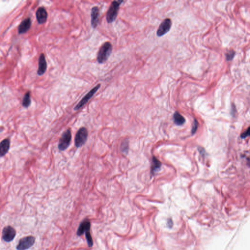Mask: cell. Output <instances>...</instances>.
Listing matches in <instances>:
<instances>
[{"label":"cell","mask_w":250,"mask_h":250,"mask_svg":"<svg viewBox=\"0 0 250 250\" xmlns=\"http://www.w3.org/2000/svg\"><path fill=\"white\" fill-rule=\"evenodd\" d=\"M112 45L107 42L102 45L97 54V61L99 64L104 63L109 58L112 51Z\"/></svg>","instance_id":"obj_1"},{"label":"cell","mask_w":250,"mask_h":250,"mask_svg":"<svg viewBox=\"0 0 250 250\" xmlns=\"http://www.w3.org/2000/svg\"><path fill=\"white\" fill-rule=\"evenodd\" d=\"M123 2V1L119 0V1H115L111 2L106 15V19L108 22L111 23L113 21H115L117 15L118 14L119 7L121 5V3Z\"/></svg>","instance_id":"obj_2"},{"label":"cell","mask_w":250,"mask_h":250,"mask_svg":"<svg viewBox=\"0 0 250 250\" xmlns=\"http://www.w3.org/2000/svg\"><path fill=\"white\" fill-rule=\"evenodd\" d=\"M88 136V131L86 128L82 127L78 130L75 135V145L77 148L84 145Z\"/></svg>","instance_id":"obj_3"},{"label":"cell","mask_w":250,"mask_h":250,"mask_svg":"<svg viewBox=\"0 0 250 250\" xmlns=\"http://www.w3.org/2000/svg\"><path fill=\"white\" fill-rule=\"evenodd\" d=\"M71 140V133L70 129L63 132L59 142L58 148L61 151L66 150L70 146Z\"/></svg>","instance_id":"obj_4"},{"label":"cell","mask_w":250,"mask_h":250,"mask_svg":"<svg viewBox=\"0 0 250 250\" xmlns=\"http://www.w3.org/2000/svg\"><path fill=\"white\" fill-rule=\"evenodd\" d=\"M35 238L32 236L22 238L19 241L16 249L17 250H26L30 248L35 243Z\"/></svg>","instance_id":"obj_5"},{"label":"cell","mask_w":250,"mask_h":250,"mask_svg":"<svg viewBox=\"0 0 250 250\" xmlns=\"http://www.w3.org/2000/svg\"><path fill=\"white\" fill-rule=\"evenodd\" d=\"M100 86L101 85L100 84H98L95 87L91 89V91L88 92L87 94L84 97L82 98V100L79 102V103L75 106L74 108V110H78L79 109H81L82 107H83L86 103L91 99V98L94 96V94L97 91L98 89L100 88Z\"/></svg>","instance_id":"obj_6"},{"label":"cell","mask_w":250,"mask_h":250,"mask_svg":"<svg viewBox=\"0 0 250 250\" xmlns=\"http://www.w3.org/2000/svg\"><path fill=\"white\" fill-rule=\"evenodd\" d=\"M16 236V231L10 226L5 227L2 232V238L4 241L7 242L12 241Z\"/></svg>","instance_id":"obj_7"},{"label":"cell","mask_w":250,"mask_h":250,"mask_svg":"<svg viewBox=\"0 0 250 250\" xmlns=\"http://www.w3.org/2000/svg\"><path fill=\"white\" fill-rule=\"evenodd\" d=\"M172 21L170 19H166L164 20L158 27L157 31V35L159 37L165 35L169 32L172 27Z\"/></svg>","instance_id":"obj_8"},{"label":"cell","mask_w":250,"mask_h":250,"mask_svg":"<svg viewBox=\"0 0 250 250\" xmlns=\"http://www.w3.org/2000/svg\"><path fill=\"white\" fill-rule=\"evenodd\" d=\"M99 9L98 7H93L91 10V25L93 28H96L99 23Z\"/></svg>","instance_id":"obj_9"},{"label":"cell","mask_w":250,"mask_h":250,"mask_svg":"<svg viewBox=\"0 0 250 250\" xmlns=\"http://www.w3.org/2000/svg\"><path fill=\"white\" fill-rule=\"evenodd\" d=\"M36 16L38 22L40 24H44L47 19V13L44 7H40L36 11Z\"/></svg>","instance_id":"obj_10"},{"label":"cell","mask_w":250,"mask_h":250,"mask_svg":"<svg viewBox=\"0 0 250 250\" xmlns=\"http://www.w3.org/2000/svg\"><path fill=\"white\" fill-rule=\"evenodd\" d=\"M47 68V64L44 54H41L39 59V67L37 73L39 75L44 74Z\"/></svg>","instance_id":"obj_11"},{"label":"cell","mask_w":250,"mask_h":250,"mask_svg":"<svg viewBox=\"0 0 250 250\" xmlns=\"http://www.w3.org/2000/svg\"><path fill=\"white\" fill-rule=\"evenodd\" d=\"M10 148V140L6 139L0 143V157L4 156L9 150Z\"/></svg>","instance_id":"obj_12"},{"label":"cell","mask_w":250,"mask_h":250,"mask_svg":"<svg viewBox=\"0 0 250 250\" xmlns=\"http://www.w3.org/2000/svg\"><path fill=\"white\" fill-rule=\"evenodd\" d=\"M31 24L32 22L30 18H27L24 21H22L18 28L19 33L22 34L27 32L31 27Z\"/></svg>","instance_id":"obj_13"},{"label":"cell","mask_w":250,"mask_h":250,"mask_svg":"<svg viewBox=\"0 0 250 250\" xmlns=\"http://www.w3.org/2000/svg\"><path fill=\"white\" fill-rule=\"evenodd\" d=\"M91 227V223L88 219L84 220L80 224L79 227L78 229L77 234L78 236H81L85 233L86 231H90Z\"/></svg>","instance_id":"obj_14"},{"label":"cell","mask_w":250,"mask_h":250,"mask_svg":"<svg viewBox=\"0 0 250 250\" xmlns=\"http://www.w3.org/2000/svg\"><path fill=\"white\" fill-rule=\"evenodd\" d=\"M161 166L160 162L157 159L156 157H153L152 159V165H151V171L152 174L156 173L157 172Z\"/></svg>","instance_id":"obj_15"},{"label":"cell","mask_w":250,"mask_h":250,"mask_svg":"<svg viewBox=\"0 0 250 250\" xmlns=\"http://www.w3.org/2000/svg\"><path fill=\"white\" fill-rule=\"evenodd\" d=\"M174 120L175 124L179 126L183 125L185 122V119L184 117L177 111H176L174 114Z\"/></svg>","instance_id":"obj_16"},{"label":"cell","mask_w":250,"mask_h":250,"mask_svg":"<svg viewBox=\"0 0 250 250\" xmlns=\"http://www.w3.org/2000/svg\"><path fill=\"white\" fill-rule=\"evenodd\" d=\"M120 150L123 154H127L129 150V142L128 139L124 140L121 143Z\"/></svg>","instance_id":"obj_17"},{"label":"cell","mask_w":250,"mask_h":250,"mask_svg":"<svg viewBox=\"0 0 250 250\" xmlns=\"http://www.w3.org/2000/svg\"><path fill=\"white\" fill-rule=\"evenodd\" d=\"M31 103V100H30V93L29 92H27L25 94V96L22 100V105L25 108H27Z\"/></svg>","instance_id":"obj_18"},{"label":"cell","mask_w":250,"mask_h":250,"mask_svg":"<svg viewBox=\"0 0 250 250\" xmlns=\"http://www.w3.org/2000/svg\"><path fill=\"white\" fill-rule=\"evenodd\" d=\"M86 238V241L88 242L89 247H92L93 245V241H92V238L90 233V231H86L85 232Z\"/></svg>","instance_id":"obj_19"},{"label":"cell","mask_w":250,"mask_h":250,"mask_svg":"<svg viewBox=\"0 0 250 250\" xmlns=\"http://www.w3.org/2000/svg\"><path fill=\"white\" fill-rule=\"evenodd\" d=\"M235 51H230L226 53V58L227 61H231L235 55Z\"/></svg>","instance_id":"obj_20"},{"label":"cell","mask_w":250,"mask_h":250,"mask_svg":"<svg viewBox=\"0 0 250 250\" xmlns=\"http://www.w3.org/2000/svg\"><path fill=\"white\" fill-rule=\"evenodd\" d=\"M198 122L196 120H194V125H193V128H192V134H194L196 132V130L198 129Z\"/></svg>","instance_id":"obj_21"},{"label":"cell","mask_w":250,"mask_h":250,"mask_svg":"<svg viewBox=\"0 0 250 250\" xmlns=\"http://www.w3.org/2000/svg\"><path fill=\"white\" fill-rule=\"evenodd\" d=\"M249 135H250V128H248V130L246 131H245L244 133L241 134V138H242V139H244V138H246L247 136H249Z\"/></svg>","instance_id":"obj_22"}]
</instances>
